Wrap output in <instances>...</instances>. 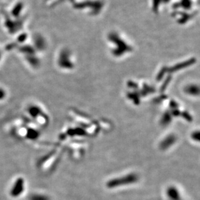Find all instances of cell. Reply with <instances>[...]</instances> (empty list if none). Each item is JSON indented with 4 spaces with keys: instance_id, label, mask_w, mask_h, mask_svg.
<instances>
[{
    "instance_id": "cell-1",
    "label": "cell",
    "mask_w": 200,
    "mask_h": 200,
    "mask_svg": "<svg viewBox=\"0 0 200 200\" xmlns=\"http://www.w3.org/2000/svg\"><path fill=\"white\" fill-rule=\"evenodd\" d=\"M23 187H24V182L22 178L18 179L17 180L15 183L12 188L11 190V196L13 197H18L20 196L23 191Z\"/></svg>"
},
{
    "instance_id": "cell-2",
    "label": "cell",
    "mask_w": 200,
    "mask_h": 200,
    "mask_svg": "<svg viewBox=\"0 0 200 200\" xmlns=\"http://www.w3.org/2000/svg\"><path fill=\"white\" fill-rule=\"evenodd\" d=\"M30 200H49V198L45 196L34 194L31 196Z\"/></svg>"
},
{
    "instance_id": "cell-3",
    "label": "cell",
    "mask_w": 200,
    "mask_h": 200,
    "mask_svg": "<svg viewBox=\"0 0 200 200\" xmlns=\"http://www.w3.org/2000/svg\"><path fill=\"white\" fill-rule=\"evenodd\" d=\"M5 96V92L4 90L0 89V100L4 99Z\"/></svg>"
}]
</instances>
